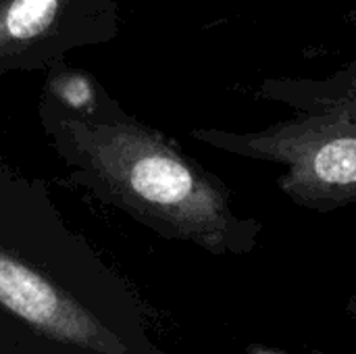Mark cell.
I'll use <instances>...</instances> for the list:
<instances>
[{
    "label": "cell",
    "instance_id": "cell-1",
    "mask_svg": "<svg viewBox=\"0 0 356 354\" xmlns=\"http://www.w3.org/2000/svg\"><path fill=\"white\" fill-rule=\"evenodd\" d=\"M38 121L69 179L161 238L213 255L254 248L261 225L232 209L227 188L163 131L129 115L83 73L50 71Z\"/></svg>",
    "mask_w": 356,
    "mask_h": 354
},
{
    "label": "cell",
    "instance_id": "cell-2",
    "mask_svg": "<svg viewBox=\"0 0 356 354\" xmlns=\"http://www.w3.org/2000/svg\"><path fill=\"white\" fill-rule=\"evenodd\" d=\"M136 288L0 154V354H163Z\"/></svg>",
    "mask_w": 356,
    "mask_h": 354
},
{
    "label": "cell",
    "instance_id": "cell-3",
    "mask_svg": "<svg viewBox=\"0 0 356 354\" xmlns=\"http://www.w3.org/2000/svg\"><path fill=\"white\" fill-rule=\"evenodd\" d=\"M309 113L254 134L194 129L213 148L275 163L280 188L296 202L330 211L356 202V98L315 104Z\"/></svg>",
    "mask_w": 356,
    "mask_h": 354
},
{
    "label": "cell",
    "instance_id": "cell-4",
    "mask_svg": "<svg viewBox=\"0 0 356 354\" xmlns=\"http://www.w3.org/2000/svg\"><path fill=\"white\" fill-rule=\"evenodd\" d=\"M117 35V0H0V75L54 71Z\"/></svg>",
    "mask_w": 356,
    "mask_h": 354
},
{
    "label": "cell",
    "instance_id": "cell-5",
    "mask_svg": "<svg viewBox=\"0 0 356 354\" xmlns=\"http://www.w3.org/2000/svg\"><path fill=\"white\" fill-rule=\"evenodd\" d=\"M313 106L327 104L336 100H353L356 98V63H353L346 71L336 75L323 86H313Z\"/></svg>",
    "mask_w": 356,
    "mask_h": 354
},
{
    "label": "cell",
    "instance_id": "cell-6",
    "mask_svg": "<svg viewBox=\"0 0 356 354\" xmlns=\"http://www.w3.org/2000/svg\"><path fill=\"white\" fill-rule=\"evenodd\" d=\"M246 354H284L282 351H275V348H269V346H263V344H250Z\"/></svg>",
    "mask_w": 356,
    "mask_h": 354
},
{
    "label": "cell",
    "instance_id": "cell-7",
    "mask_svg": "<svg viewBox=\"0 0 356 354\" xmlns=\"http://www.w3.org/2000/svg\"><path fill=\"white\" fill-rule=\"evenodd\" d=\"M353 313H355V315H356V305H355V311H353Z\"/></svg>",
    "mask_w": 356,
    "mask_h": 354
}]
</instances>
